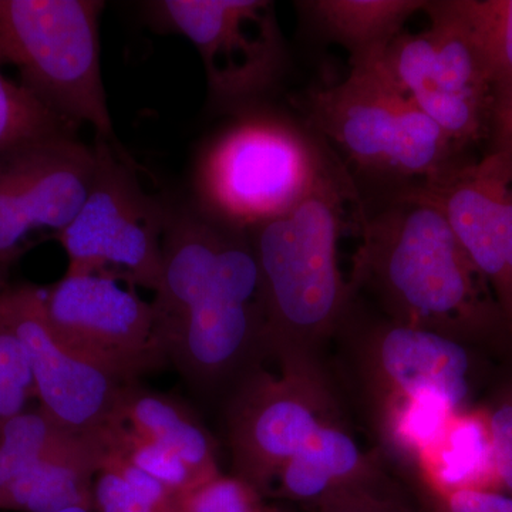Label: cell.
Returning <instances> with one entry per match:
<instances>
[{
  "mask_svg": "<svg viewBox=\"0 0 512 512\" xmlns=\"http://www.w3.org/2000/svg\"><path fill=\"white\" fill-rule=\"evenodd\" d=\"M500 487L512 495V386L485 407Z\"/></svg>",
  "mask_w": 512,
  "mask_h": 512,
  "instance_id": "28",
  "label": "cell"
},
{
  "mask_svg": "<svg viewBox=\"0 0 512 512\" xmlns=\"http://www.w3.org/2000/svg\"><path fill=\"white\" fill-rule=\"evenodd\" d=\"M76 131V124L63 119L22 84L0 72V153L37 138L77 134Z\"/></svg>",
  "mask_w": 512,
  "mask_h": 512,
  "instance_id": "24",
  "label": "cell"
},
{
  "mask_svg": "<svg viewBox=\"0 0 512 512\" xmlns=\"http://www.w3.org/2000/svg\"><path fill=\"white\" fill-rule=\"evenodd\" d=\"M360 201L340 158L291 211L249 232L262 285L264 349L278 365L316 362L345 322L353 292L339 269L348 207Z\"/></svg>",
  "mask_w": 512,
  "mask_h": 512,
  "instance_id": "2",
  "label": "cell"
},
{
  "mask_svg": "<svg viewBox=\"0 0 512 512\" xmlns=\"http://www.w3.org/2000/svg\"><path fill=\"white\" fill-rule=\"evenodd\" d=\"M103 429L73 433L0 491V511H93V487L103 464Z\"/></svg>",
  "mask_w": 512,
  "mask_h": 512,
  "instance_id": "17",
  "label": "cell"
},
{
  "mask_svg": "<svg viewBox=\"0 0 512 512\" xmlns=\"http://www.w3.org/2000/svg\"><path fill=\"white\" fill-rule=\"evenodd\" d=\"M433 495L464 488L501 490L485 409H467L448 421L439 439L416 461Z\"/></svg>",
  "mask_w": 512,
  "mask_h": 512,
  "instance_id": "21",
  "label": "cell"
},
{
  "mask_svg": "<svg viewBox=\"0 0 512 512\" xmlns=\"http://www.w3.org/2000/svg\"><path fill=\"white\" fill-rule=\"evenodd\" d=\"M120 279L103 274H67L43 289L53 335L64 349L119 382L167 362L151 303Z\"/></svg>",
  "mask_w": 512,
  "mask_h": 512,
  "instance_id": "10",
  "label": "cell"
},
{
  "mask_svg": "<svg viewBox=\"0 0 512 512\" xmlns=\"http://www.w3.org/2000/svg\"><path fill=\"white\" fill-rule=\"evenodd\" d=\"M365 367L379 406L437 400L470 409L471 359L463 342L386 319L365 336Z\"/></svg>",
  "mask_w": 512,
  "mask_h": 512,
  "instance_id": "15",
  "label": "cell"
},
{
  "mask_svg": "<svg viewBox=\"0 0 512 512\" xmlns=\"http://www.w3.org/2000/svg\"><path fill=\"white\" fill-rule=\"evenodd\" d=\"M423 12L427 30L403 32L367 67L380 70L464 153L487 138L494 79L447 0H427Z\"/></svg>",
  "mask_w": 512,
  "mask_h": 512,
  "instance_id": "7",
  "label": "cell"
},
{
  "mask_svg": "<svg viewBox=\"0 0 512 512\" xmlns=\"http://www.w3.org/2000/svg\"><path fill=\"white\" fill-rule=\"evenodd\" d=\"M279 369V375L252 370L242 377L227 412L235 477L259 494L320 426L335 420L316 362Z\"/></svg>",
  "mask_w": 512,
  "mask_h": 512,
  "instance_id": "11",
  "label": "cell"
},
{
  "mask_svg": "<svg viewBox=\"0 0 512 512\" xmlns=\"http://www.w3.org/2000/svg\"><path fill=\"white\" fill-rule=\"evenodd\" d=\"M103 440L106 448L156 478L175 495L205 483L177 454L138 436L119 420L104 427Z\"/></svg>",
  "mask_w": 512,
  "mask_h": 512,
  "instance_id": "25",
  "label": "cell"
},
{
  "mask_svg": "<svg viewBox=\"0 0 512 512\" xmlns=\"http://www.w3.org/2000/svg\"><path fill=\"white\" fill-rule=\"evenodd\" d=\"M116 420L138 436L177 454L201 480L221 476L217 447L210 431L190 407L173 397L153 392L137 382L128 383L121 393Z\"/></svg>",
  "mask_w": 512,
  "mask_h": 512,
  "instance_id": "19",
  "label": "cell"
},
{
  "mask_svg": "<svg viewBox=\"0 0 512 512\" xmlns=\"http://www.w3.org/2000/svg\"><path fill=\"white\" fill-rule=\"evenodd\" d=\"M96 174L82 208L57 241L67 274H103L156 292L168 207L144 191L128 157L96 138Z\"/></svg>",
  "mask_w": 512,
  "mask_h": 512,
  "instance_id": "8",
  "label": "cell"
},
{
  "mask_svg": "<svg viewBox=\"0 0 512 512\" xmlns=\"http://www.w3.org/2000/svg\"><path fill=\"white\" fill-rule=\"evenodd\" d=\"M100 0H0V69L63 119L124 154L101 74Z\"/></svg>",
  "mask_w": 512,
  "mask_h": 512,
  "instance_id": "5",
  "label": "cell"
},
{
  "mask_svg": "<svg viewBox=\"0 0 512 512\" xmlns=\"http://www.w3.org/2000/svg\"><path fill=\"white\" fill-rule=\"evenodd\" d=\"M93 512H156L141 500L123 478L100 468L94 480Z\"/></svg>",
  "mask_w": 512,
  "mask_h": 512,
  "instance_id": "29",
  "label": "cell"
},
{
  "mask_svg": "<svg viewBox=\"0 0 512 512\" xmlns=\"http://www.w3.org/2000/svg\"><path fill=\"white\" fill-rule=\"evenodd\" d=\"M154 29L187 37L200 53L215 109L264 106L281 83L288 50L268 0H154L143 3Z\"/></svg>",
  "mask_w": 512,
  "mask_h": 512,
  "instance_id": "6",
  "label": "cell"
},
{
  "mask_svg": "<svg viewBox=\"0 0 512 512\" xmlns=\"http://www.w3.org/2000/svg\"><path fill=\"white\" fill-rule=\"evenodd\" d=\"M485 141L488 153H512V80L495 86Z\"/></svg>",
  "mask_w": 512,
  "mask_h": 512,
  "instance_id": "31",
  "label": "cell"
},
{
  "mask_svg": "<svg viewBox=\"0 0 512 512\" xmlns=\"http://www.w3.org/2000/svg\"><path fill=\"white\" fill-rule=\"evenodd\" d=\"M97 156L77 134L0 153V271L37 241L57 238L92 190Z\"/></svg>",
  "mask_w": 512,
  "mask_h": 512,
  "instance_id": "12",
  "label": "cell"
},
{
  "mask_svg": "<svg viewBox=\"0 0 512 512\" xmlns=\"http://www.w3.org/2000/svg\"><path fill=\"white\" fill-rule=\"evenodd\" d=\"M433 201L490 285L512 343V153H487L436 183L416 187Z\"/></svg>",
  "mask_w": 512,
  "mask_h": 512,
  "instance_id": "14",
  "label": "cell"
},
{
  "mask_svg": "<svg viewBox=\"0 0 512 512\" xmlns=\"http://www.w3.org/2000/svg\"><path fill=\"white\" fill-rule=\"evenodd\" d=\"M303 123L383 195L436 183L463 164L461 151L376 67L350 70L301 99Z\"/></svg>",
  "mask_w": 512,
  "mask_h": 512,
  "instance_id": "4",
  "label": "cell"
},
{
  "mask_svg": "<svg viewBox=\"0 0 512 512\" xmlns=\"http://www.w3.org/2000/svg\"><path fill=\"white\" fill-rule=\"evenodd\" d=\"M353 217L360 231L349 279L353 296L366 291L392 322L466 345L510 340L490 285L426 195L409 188L383 195L373 208L360 198Z\"/></svg>",
  "mask_w": 512,
  "mask_h": 512,
  "instance_id": "1",
  "label": "cell"
},
{
  "mask_svg": "<svg viewBox=\"0 0 512 512\" xmlns=\"http://www.w3.org/2000/svg\"><path fill=\"white\" fill-rule=\"evenodd\" d=\"M370 464L348 431L335 420L320 426L276 477L279 493L305 503H320L365 485Z\"/></svg>",
  "mask_w": 512,
  "mask_h": 512,
  "instance_id": "20",
  "label": "cell"
},
{
  "mask_svg": "<svg viewBox=\"0 0 512 512\" xmlns=\"http://www.w3.org/2000/svg\"><path fill=\"white\" fill-rule=\"evenodd\" d=\"M242 234L244 231L221 224L195 204L168 208L160 284L151 302L160 342L165 330L183 318L214 286L229 249Z\"/></svg>",
  "mask_w": 512,
  "mask_h": 512,
  "instance_id": "16",
  "label": "cell"
},
{
  "mask_svg": "<svg viewBox=\"0 0 512 512\" xmlns=\"http://www.w3.org/2000/svg\"><path fill=\"white\" fill-rule=\"evenodd\" d=\"M365 485L350 488L323 501L325 512H387L386 507L366 493Z\"/></svg>",
  "mask_w": 512,
  "mask_h": 512,
  "instance_id": "32",
  "label": "cell"
},
{
  "mask_svg": "<svg viewBox=\"0 0 512 512\" xmlns=\"http://www.w3.org/2000/svg\"><path fill=\"white\" fill-rule=\"evenodd\" d=\"M168 360L192 389L211 394L252 372L264 349L262 285L251 235L229 249L214 286L161 336Z\"/></svg>",
  "mask_w": 512,
  "mask_h": 512,
  "instance_id": "9",
  "label": "cell"
},
{
  "mask_svg": "<svg viewBox=\"0 0 512 512\" xmlns=\"http://www.w3.org/2000/svg\"><path fill=\"white\" fill-rule=\"evenodd\" d=\"M0 319L22 343L40 409L73 433H94L116 420L126 384L60 345L47 322L43 289H2Z\"/></svg>",
  "mask_w": 512,
  "mask_h": 512,
  "instance_id": "13",
  "label": "cell"
},
{
  "mask_svg": "<svg viewBox=\"0 0 512 512\" xmlns=\"http://www.w3.org/2000/svg\"><path fill=\"white\" fill-rule=\"evenodd\" d=\"M473 37L495 86L512 80V0H447Z\"/></svg>",
  "mask_w": 512,
  "mask_h": 512,
  "instance_id": "22",
  "label": "cell"
},
{
  "mask_svg": "<svg viewBox=\"0 0 512 512\" xmlns=\"http://www.w3.org/2000/svg\"><path fill=\"white\" fill-rule=\"evenodd\" d=\"M427 0H299V20L316 39L348 52L352 69L379 62Z\"/></svg>",
  "mask_w": 512,
  "mask_h": 512,
  "instance_id": "18",
  "label": "cell"
},
{
  "mask_svg": "<svg viewBox=\"0 0 512 512\" xmlns=\"http://www.w3.org/2000/svg\"><path fill=\"white\" fill-rule=\"evenodd\" d=\"M261 494L238 477L224 474L175 497L177 512H266Z\"/></svg>",
  "mask_w": 512,
  "mask_h": 512,
  "instance_id": "26",
  "label": "cell"
},
{
  "mask_svg": "<svg viewBox=\"0 0 512 512\" xmlns=\"http://www.w3.org/2000/svg\"><path fill=\"white\" fill-rule=\"evenodd\" d=\"M60 512H93L89 510H83V508H70V510H64Z\"/></svg>",
  "mask_w": 512,
  "mask_h": 512,
  "instance_id": "33",
  "label": "cell"
},
{
  "mask_svg": "<svg viewBox=\"0 0 512 512\" xmlns=\"http://www.w3.org/2000/svg\"><path fill=\"white\" fill-rule=\"evenodd\" d=\"M288 114L259 106L237 114L205 147L195 170V205L238 231L252 232L292 210L338 156Z\"/></svg>",
  "mask_w": 512,
  "mask_h": 512,
  "instance_id": "3",
  "label": "cell"
},
{
  "mask_svg": "<svg viewBox=\"0 0 512 512\" xmlns=\"http://www.w3.org/2000/svg\"><path fill=\"white\" fill-rule=\"evenodd\" d=\"M434 497L437 512H512V495L501 490L464 488Z\"/></svg>",
  "mask_w": 512,
  "mask_h": 512,
  "instance_id": "30",
  "label": "cell"
},
{
  "mask_svg": "<svg viewBox=\"0 0 512 512\" xmlns=\"http://www.w3.org/2000/svg\"><path fill=\"white\" fill-rule=\"evenodd\" d=\"M70 434L73 431L64 429L43 409L25 410L6 421L0 429V491Z\"/></svg>",
  "mask_w": 512,
  "mask_h": 512,
  "instance_id": "23",
  "label": "cell"
},
{
  "mask_svg": "<svg viewBox=\"0 0 512 512\" xmlns=\"http://www.w3.org/2000/svg\"><path fill=\"white\" fill-rule=\"evenodd\" d=\"M0 394L25 410L35 394L32 372L22 343L12 329L0 319Z\"/></svg>",
  "mask_w": 512,
  "mask_h": 512,
  "instance_id": "27",
  "label": "cell"
}]
</instances>
